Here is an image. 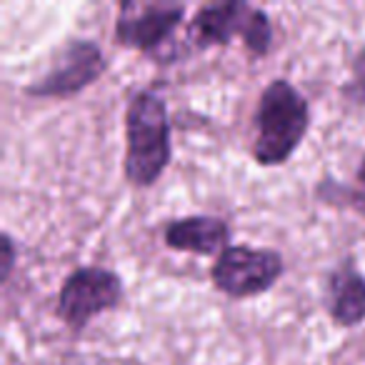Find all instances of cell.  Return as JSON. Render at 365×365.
<instances>
[{"label": "cell", "instance_id": "cell-1", "mask_svg": "<svg viewBox=\"0 0 365 365\" xmlns=\"http://www.w3.org/2000/svg\"><path fill=\"white\" fill-rule=\"evenodd\" d=\"M125 155L123 175L135 190L153 188L173 160L170 113L160 93L140 88L130 96L123 118Z\"/></svg>", "mask_w": 365, "mask_h": 365}, {"label": "cell", "instance_id": "cell-2", "mask_svg": "<svg viewBox=\"0 0 365 365\" xmlns=\"http://www.w3.org/2000/svg\"><path fill=\"white\" fill-rule=\"evenodd\" d=\"M308 130V98L288 78H273L255 103L250 158L260 168L285 165L303 145Z\"/></svg>", "mask_w": 365, "mask_h": 365}, {"label": "cell", "instance_id": "cell-3", "mask_svg": "<svg viewBox=\"0 0 365 365\" xmlns=\"http://www.w3.org/2000/svg\"><path fill=\"white\" fill-rule=\"evenodd\" d=\"M125 300V283L110 268L78 265L66 275L56 298V315L71 333H83L93 318L118 310Z\"/></svg>", "mask_w": 365, "mask_h": 365}, {"label": "cell", "instance_id": "cell-4", "mask_svg": "<svg viewBox=\"0 0 365 365\" xmlns=\"http://www.w3.org/2000/svg\"><path fill=\"white\" fill-rule=\"evenodd\" d=\"M285 273L283 253L275 248H255L233 243L210 265V283L230 300H248L268 293Z\"/></svg>", "mask_w": 365, "mask_h": 365}, {"label": "cell", "instance_id": "cell-5", "mask_svg": "<svg viewBox=\"0 0 365 365\" xmlns=\"http://www.w3.org/2000/svg\"><path fill=\"white\" fill-rule=\"evenodd\" d=\"M106 73L108 58L96 41L68 38L48 66V71L28 83L23 93L36 101H68L96 86Z\"/></svg>", "mask_w": 365, "mask_h": 365}, {"label": "cell", "instance_id": "cell-6", "mask_svg": "<svg viewBox=\"0 0 365 365\" xmlns=\"http://www.w3.org/2000/svg\"><path fill=\"white\" fill-rule=\"evenodd\" d=\"M188 8L182 3H148V0H125L118 6L113 26V43L125 51L158 56L178 28L185 23Z\"/></svg>", "mask_w": 365, "mask_h": 365}, {"label": "cell", "instance_id": "cell-7", "mask_svg": "<svg viewBox=\"0 0 365 365\" xmlns=\"http://www.w3.org/2000/svg\"><path fill=\"white\" fill-rule=\"evenodd\" d=\"M253 8L245 0L205 3L185 23V46L195 53H205L213 48H228L235 38L243 41Z\"/></svg>", "mask_w": 365, "mask_h": 365}, {"label": "cell", "instance_id": "cell-8", "mask_svg": "<svg viewBox=\"0 0 365 365\" xmlns=\"http://www.w3.org/2000/svg\"><path fill=\"white\" fill-rule=\"evenodd\" d=\"M233 238L228 220L220 215H180L163 225V243L175 253L218 258Z\"/></svg>", "mask_w": 365, "mask_h": 365}, {"label": "cell", "instance_id": "cell-9", "mask_svg": "<svg viewBox=\"0 0 365 365\" xmlns=\"http://www.w3.org/2000/svg\"><path fill=\"white\" fill-rule=\"evenodd\" d=\"M323 305L338 328H358L365 323V273L345 258L325 278Z\"/></svg>", "mask_w": 365, "mask_h": 365}, {"label": "cell", "instance_id": "cell-10", "mask_svg": "<svg viewBox=\"0 0 365 365\" xmlns=\"http://www.w3.org/2000/svg\"><path fill=\"white\" fill-rule=\"evenodd\" d=\"M273 38H275V31H273V21H270L268 11L255 6L253 13H250L248 28H245V33H243V48L248 51V56L265 58L273 51Z\"/></svg>", "mask_w": 365, "mask_h": 365}, {"label": "cell", "instance_id": "cell-11", "mask_svg": "<svg viewBox=\"0 0 365 365\" xmlns=\"http://www.w3.org/2000/svg\"><path fill=\"white\" fill-rule=\"evenodd\" d=\"M320 190H333L335 195H330V198H323L325 203H333V198L340 200V205H345V208H350L353 213H358L360 218L365 220V185H335V182H323V185H318Z\"/></svg>", "mask_w": 365, "mask_h": 365}, {"label": "cell", "instance_id": "cell-12", "mask_svg": "<svg viewBox=\"0 0 365 365\" xmlns=\"http://www.w3.org/2000/svg\"><path fill=\"white\" fill-rule=\"evenodd\" d=\"M343 96L355 103H365V46L350 63V81L343 86Z\"/></svg>", "mask_w": 365, "mask_h": 365}, {"label": "cell", "instance_id": "cell-13", "mask_svg": "<svg viewBox=\"0 0 365 365\" xmlns=\"http://www.w3.org/2000/svg\"><path fill=\"white\" fill-rule=\"evenodd\" d=\"M18 265V243L8 230L0 233V283L8 285Z\"/></svg>", "mask_w": 365, "mask_h": 365}, {"label": "cell", "instance_id": "cell-14", "mask_svg": "<svg viewBox=\"0 0 365 365\" xmlns=\"http://www.w3.org/2000/svg\"><path fill=\"white\" fill-rule=\"evenodd\" d=\"M355 185H365V153L360 158L358 168H355Z\"/></svg>", "mask_w": 365, "mask_h": 365}]
</instances>
